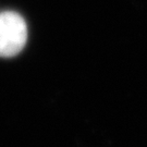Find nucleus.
Masks as SVG:
<instances>
[{
  "mask_svg": "<svg viewBox=\"0 0 147 147\" xmlns=\"http://www.w3.org/2000/svg\"><path fill=\"white\" fill-rule=\"evenodd\" d=\"M27 40V25L19 13H0V57H13L21 53Z\"/></svg>",
  "mask_w": 147,
  "mask_h": 147,
  "instance_id": "nucleus-1",
  "label": "nucleus"
}]
</instances>
